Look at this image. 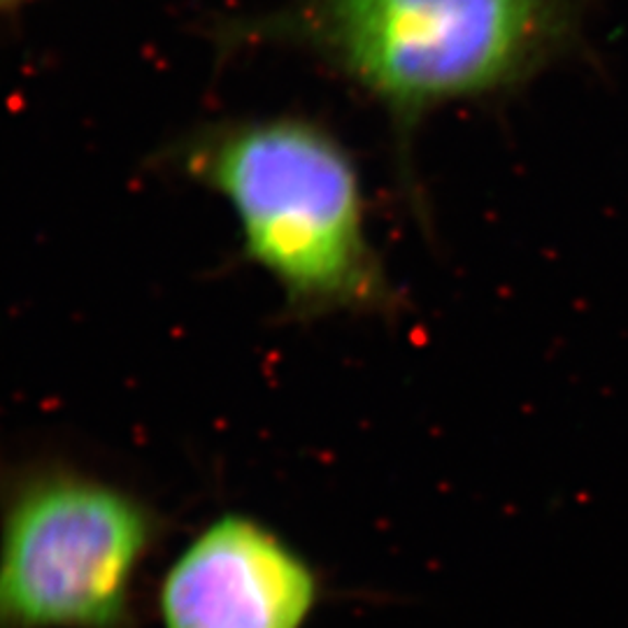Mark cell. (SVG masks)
Returning a JSON list of instances; mask_svg holds the SVG:
<instances>
[{"label": "cell", "instance_id": "cell-1", "mask_svg": "<svg viewBox=\"0 0 628 628\" xmlns=\"http://www.w3.org/2000/svg\"><path fill=\"white\" fill-rule=\"evenodd\" d=\"M591 0H293L226 43L303 51L389 117L398 147L435 110L510 94L582 45Z\"/></svg>", "mask_w": 628, "mask_h": 628}, {"label": "cell", "instance_id": "cell-3", "mask_svg": "<svg viewBox=\"0 0 628 628\" xmlns=\"http://www.w3.org/2000/svg\"><path fill=\"white\" fill-rule=\"evenodd\" d=\"M161 517L61 459L0 470V628H137L135 580Z\"/></svg>", "mask_w": 628, "mask_h": 628}, {"label": "cell", "instance_id": "cell-5", "mask_svg": "<svg viewBox=\"0 0 628 628\" xmlns=\"http://www.w3.org/2000/svg\"><path fill=\"white\" fill-rule=\"evenodd\" d=\"M28 0H0V14H10L16 12L20 8H24Z\"/></svg>", "mask_w": 628, "mask_h": 628}, {"label": "cell", "instance_id": "cell-4", "mask_svg": "<svg viewBox=\"0 0 628 628\" xmlns=\"http://www.w3.org/2000/svg\"><path fill=\"white\" fill-rule=\"evenodd\" d=\"M317 575L287 540L244 512L207 521L156 593L161 628H303Z\"/></svg>", "mask_w": 628, "mask_h": 628}, {"label": "cell", "instance_id": "cell-2", "mask_svg": "<svg viewBox=\"0 0 628 628\" xmlns=\"http://www.w3.org/2000/svg\"><path fill=\"white\" fill-rule=\"evenodd\" d=\"M166 161L229 203L244 256L270 275L293 319L406 312L369 231L361 170L319 121H219L178 140Z\"/></svg>", "mask_w": 628, "mask_h": 628}]
</instances>
